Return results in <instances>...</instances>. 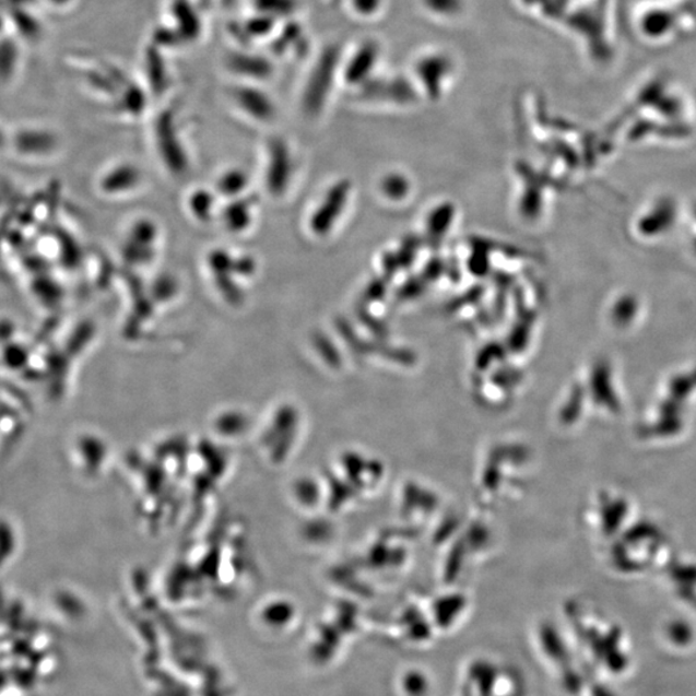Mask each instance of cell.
I'll return each instance as SVG.
<instances>
[{
    "label": "cell",
    "mask_w": 696,
    "mask_h": 696,
    "mask_svg": "<svg viewBox=\"0 0 696 696\" xmlns=\"http://www.w3.org/2000/svg\"><path fill=\"white\" fill-rule=\"evenodd\" d=\"M234 93L236 105H238L243 111L250 115V117L263 121L274 118V104H272L271 99L261 91L250 87H239Z\"/></svg>",
    "instance_id": "obj_1"
},
{
    "label": "cell",
    "mask_w": 696,
    "mask_h": 696,
    "mask_svg": "<svg viewBox=\"0 0 696 696\" xmlns=\"http://www.w3.org/2000/svg\"><path fill=\"white\" fill-rule=\"evenodd\" d=\"M282 143L272 146L271 163L269 170V185L272 192H282L288 181V156Z\"/></svg>",
    "instance_id": "obj_2"
},
{
    "label": "cell",
    "mask_w": 696,
    "mask_h": 696,
    "mask_svg": "<svg viewBox=\"0 0 696 696\" xmlns=\"http://www.w3.org/2000/svg\"><path fill=\"white\" fill-rule=\"evenodd\" d=\"M139 182V172L131 167H123L114 170L104 182L109 191H125L133 188Z\"/></svg>",
    "instance_id": "obj_3"
},
{
    "label": "cell",
    "mask_w": 696,
    "mask_h": 696,
    "mask_svg": "<svg viewBox=\"0 0 696 696\" xmlns=\"http://www.w3.org/2000/svg\"><path fill=\"white\" fill-rule=\"evenodd\" d=\"M227 224L229 228L241 229L248 224L249 215L247 208L244 205H234L227 214Z\"/></svg>",
    "instance_id": "obj_4"
},
{
    "label": "cell",
    "mask_w": 696,
    "mask_h": 696,
    "mask_svg": "<svg viewBox=\"0 0 696 696\" xmlns=\"http://www.w3.org/2000/svg\"><path fill=\"white\" fill-rule=\"evenodd\" d=\"M244 185H246L244 175L232 172V174L225 175V177L221 179L220 188L226 193H235L240 191Z\"/></svg>",
    "instance_id": "obj_5"
},
{
    "label": "cell",
    "mask_w": 696,
    "mask_h": 696,
    "mask_svg": "<svg viewBox=\"0 0 696 696\" xmlns=\"http://www.w3.org/2000/svg\"><path fill=\"white\" fill-rule=\"evenodd\" d=\"M207 205H211V199L204 193H199V196L193 198V207H196L199 214L205 215L207 211L211 210V207Z\"/></svg>",
    "instance_id": "obj_6"
},
{
    "label": "cell",
    "mask_w": 696,
    "mask_h": 696,
    "mask_svg": "<svg viewBox=\"0 0 696 696\" xmlns=\"http://www.w3.org/2000/svg\"><path fill=\"white\" fill-rule=\"evenodd\" d=\"M591 696H618L616 695L612 688H609L605 684L595 683L591 686Z\"/></svg>",
    "instance_id": "obj_7"
},
{
    "label": "cell",
    "mask_w": 696,
    "mask_h": 696,
    "mask_svg": "<svg viewBox=\"0 0 696 696\" xmlns=\"http://www.w3.org/2000/svg\"><path fill=\"white\" fill-rule=\"evenodd\" d=\"M49 3H51L55 7H64V5H69L70 2H73V0H48Z\"/></svg>",
    "instance_id": "obj_8"
}]
</instances>
